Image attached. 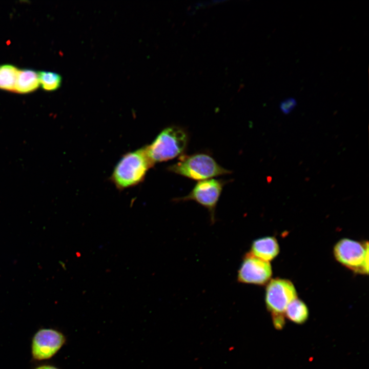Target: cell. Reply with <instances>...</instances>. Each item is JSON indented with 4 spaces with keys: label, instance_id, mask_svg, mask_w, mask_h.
<instances>
[{
    "label": "cell",
    "instance_id": "cell-1",
    "mask_svg": "<svg viewBox=\"0 0 369 369\" xmlns=\"http://www.w3.org/2000/svg\"><path fill=\"white\" fill-rule=\"evenodd\" d=\"M189 136L177 126L163 129L152 143L145 147L147 155L153 165L181 155L187 148Z\"/></svg>",
    "mask_w": 369,
    "mask_h": 369
},
{
    "label": "cell",
    "instance_id": "cell-2",
    "mask_svg": "<svg viewBox=\"0 0 369 369\" xmlns=\"http://www.w3.org/2000/svg\"><path fill=\"white\" fill-rule=\"evenodd\" d=\"M153 166L145 147L141 148L123 155L115 166L111 180L119 190L134 186L144 180Z\"/></svg>",
    "mask_w": 369,
    "mask_h": 369
},
{
    "label": "cell",
    "instance_id": "cell-3",
    "mask_svg": "<svg viewBox=\"0 0 369 369\" xmlns=\"http://www.w3.org/2000/svg\"><path fill=\"white\" fill-rule=\"evenodd\" d=\"M168 170L199 181L231 173L230 170L218 164L211 156L203 153L182 156L177 162L170 166Z\"/></svg>",
    "mask_w": 369,
    "mask_h": 369
},
{
    "label": "cell",
    "instance_id": "cell-4",
    "mask_svg": "<svg viewBox=\"0 0 369 369\" xmlns=\"http://www.w3.org/2000/svg\"><path fill=\"white\" fill-rule=\"evenodd\" d=\"M297 298L295 288L289 280H271L265 289V301L271 312L275 328L282 329L285 324L284 312L288 305Z\"/></svg>",
    "mask_w": 369,
    "mask_h": 369
},
{
    "label": "cell",
    "instance_id": "cell-5",
    "mask_svg": "<svg viewBox=\"0 0 369 369\" xmlns=\"http://www.w3.org/2000/svg\"><path fill=\"white\" fill-rule=\"evenodd\" d=\"M334 256L338 261L353 271L368 274V244H362L347 238L342 239L335 245Z\"/></svg>",
    "mask_w": 369,
    "mask_h": 369
},
{
    "label": "cell",
    "instance_id": "cell-6",
    "mask_svg": "<svg viewBox=\"0 0 369 369\" xmlns=\"http://www.w3.org/2000/svg\"><path fill=\"white\" fill-rule=\"evenodd\" d=\"M227 181L210 178L198 181L186 196L174 199L175 201L192 200L206 208L210 214L211 222L215 221V210L223 188Z\"/></svg>",
    "mask_w": 369,
    "mask_h": 369
},
{
    "label": "cell",
    "instance_id": "cell-7",
    "mask_svg": "<svg viewBox=\"0 0 369 369\" xmlns=\"http://www.w3.org/2000/svg\"><path fill=\"white\" fill-rule=\"evenodd\" d=\"M272 274V267L269 261L249 252L243 257L237 279L241 283L262 285L269 282Z\"/></svg>",
    "mask_w": 369,
    "mask_h": 369
},
{
    "label": "cell",
    "instance_id": "cell-8",
    "mask_svg": "<svg viewBox=\"0 0 369 369\" xmlns=\"http://www.w3.org/2000/svg\"><path fill=\"white\" fill-rule=\"evenodd\" d=\"M65 341V336L60 332L51 329H40L32 338V357L38 360L50 358L59 351Z\"/></svg>",
    "mask_w": 369,
    "mask_h": 369
},
{
    "label": "cell",
    "instance_id": "cell-9",
    "mask_svg": "<svg viewBox=\"0 0 369 369\" xmlns=\"http://www.w3.org/2000/svg\"><path fill=\"white\" fill-rule=\"evenodd\" d=\"M279 252L277 241L273 237H265L255 240L251 244V253L264 261L273 259Z\"/></svg>",
    "mask_w": 369,
    "mask_h": 369
},
{
    "label": "cell",
    "instance_id": "cell-10",
    "mask_svg": "<svg viewBox=\"0 0 369 369\" xmlns=\"http://www.w3.org/2000/svg\"><path fill=\"white\" fill-rule=\"evenodd\" d=\"M39 86L38 72L29 69L18 70L14 92L27 93L35 90Z\"/></svg>",
    "mask_w": 369,
    "mask_h": 369
},
{
    "label": "cell",
    "instance_id": "cell-11",
    "mask_svg": "<svg viewBox=\"0 0 369 369\" xmlns=\"http://www.w3.org/2000/svg\"><path fill=\"white\" fill-rule=\"evenodd\" d=\"M284 316L296 324H302L308 318V307L302 300L297 298L288 305L284 312Z\"/></svg>",
    "mask_w": 369,
    "mask_h": 369
},
{
    "label": "cell",
    "instance_id": "cell-12",
    "mask_svg": "<svg viewBox=\"0 0 369 369\" xmlns=\"http://www.w3.org/2000/svg\"><path fill=\"white\" fill-rule=\"evenodd\" d=\"M18 71L12 65L0 66V89L14 92Z\"/></svg>",
    "mask_w": 369,
    "mask_h": 369
},
{
    "label": "cell",
    "instance_id": "cell-13",
    "mask_svg": "<svg viewBox=\"0 0 369 369\" xmlns=\"http://www.w3.org/2000/svg\"><path fill=\"white\" fill-rule=\"evenodd\" d=\"M39 84L43 89L46 91H54L61 85V77L57 73L40 71L38 72Z\"/></svg>",
    "mask_w": 369,
    "mask_h": 369
},
{
    "label": "cell",
    "instance_id": "cell-14",
    "mask_svg": "<svg viewBox=\"0 0 369 369\" xmlns=\"http://www.w3.org/2000/svg\"><path fill=\"white\" fill-rule=\"evenodd\" d=\"M296 99L293 97L286 98L279 104V109L284 114H290L297 106Z\"/></svg>",
    "mask_w": 369,
    "mask_h": 369
},
{
    "label": "cell",
    "instance_id": "cell-15",
    "mask_svg": "<svg viewBox=\"0 0 369 369\" xmlns=\"http://www.w3.org/2000/svg\"><path fill=\"white\" fill-rule=\"evenodd\" d=\"M35 369H58L55 366L52 365H42L39 366Z\"/></svg>",
    "mask_w": 369,
    "mask_h": 369
}]
</instances>
